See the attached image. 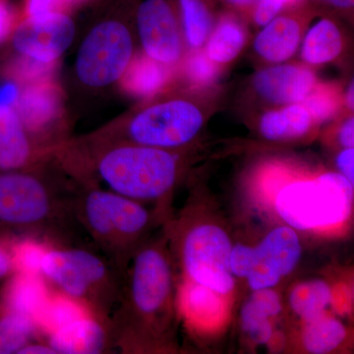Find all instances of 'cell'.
Wrapping results in <instances>:
<instances>
[{
	"label": "cell",
	"mask_w": 354,
	"mask_h": 354,
	"mask_svg": "<svg viewBox=\"0 0 354 354\" xmlns=\"http://www.w3.org/2000/svg\"><path fill=\"white\" fill-rule=\"evenodd\" d=\"M88 314L90 313L80 304L57 292L48 297V301L37 316L36 324L39 330L48 335Z\"/></svg>",
	"instance_id": "cell-28"
},
{
	"label": "cell",
	"mask_w": 354,
	"mask_h": 354,
	"mask_svg": "<svg viewBox=\"0 0 354 354\" xmlns=\"http://www.w3.org/2000/svg\"><path fill=\"white\" fill-rule=\"evenodd\" d=\"M315 14V7L306 0L263 26L253 41L257 57L269 64L288 62L299 50L307 23Z\"/></svg>",
	"instance_id": "cell-13"
},
{
	"label": "cell",
	"mask_w": 354,
	"mask_h": 354,
	"mask_svg": "<svg viewBox=\"0 0 354 354\" xmlns=\"http://www.w3.org/2000/svg\"><path fill=\"white\" fill-rule=\"evenodd\" d=\"M318 84L316 74L304 64H271L254 74L251 88L272 108L299 104Z\"/></svg>",
	"instance_id": "cell-14"
},
{
	"label": "cell",
	"mask_w": 354,
	"mask_h": 354,
	"mask_svg": "<svg viewBox=\"0 0 354 354\" xmlns=\"http://www.w3.org/2000/svg\"><path fill=\"white\" fill-rule=\"evenodd\" d=\"M58 1L59 0H27L26 10L29 14V17L43 15V14L51 12Z\"/></svg>",
	"instance_id": "cell-34"
},
{
	"label": "cell",
	"mask_w": 354,
	"mask_h": 354,
	"mask_svg": "<svg viewBox=\"0 0 354 354\" xmlns=\"http://www.w3.org/2000/svg\"><path fill=\"white\" fill-rule=\"evenodd\" d=\"M228 10L234 11L239 14H246L251 15L254 8L257 6L261 0H221Z\"/></svg>",
	"instance_id": "cell-36"
},
{
	"label": "cell",
	"mask_w": 354,
	"mask_h": 354,
	"mask_svg": "<svg viewBox=\"0 0 354 354\" xmlns=\"http://www.w3.org/2000/svg\"><path fill=\"white\" fill-rule=\"evenodd\" d=\"M71 1H79V0H71Z\"/></svg>",
	"instance_id": "cell-42"
},
{
	"label": "cell",
	"mask_w": 354,
	"mask_h": 354,
	"mask_svg": "<svg viewBox=\"0 0 354 354\" xmlns=\"http://www.w3.org/2000/svg\"><path fill=\"white\" fill-rule=\"evenodd\" d=\"M344 46L341 28L335 20L325 17L306 29L298 51L302 64L310 67L320 66L337 59Z\"/></svg>",
	"instance_id": "cell-20"
},
{
	"label": "cell",
	"mask_w": 354,
	"mask_h": 354,
	"mask_svg": "<svg viewBox=\"0 0 354 354\" xmlns=\"http://www.w3.org/2000/svg\"><path fill=\"white\" fill-rule=\"evenodd\" d=\"M50 297L48 286L41 274L23 272H16L0 290V301L4 306L35 322Z\"/></svg>",
	"instance_id": "cell-18"
},
{
	"label": "cell",
	"mask_w": 354,
	"mask_h": 354,
	"mask_svg": "<svg viewBox=\"0 0 354 354\" xmlns=\"http://www.w3.org/2000/svg\"><path fill=\"white\" fill-rule=\"evenodd\" d=\"M334 300L332 286L322 279L299 281L290 288L288 295V307L301 323L328 313Z\"/></svg>",
	"instance_id": "cell-23"
},
{
	"label": "cell",
	"mask_w": 354,
	"mask_h": 354,
	"mask_svg": "<svg viewBox=\"0 0 354 354\" xmlns=\"http://www.w3.org/2000/svg\"><path fill=\"white\" fill-rule=\"evenodd\" d=\"M79 194V193H78ZM78 194L62 195L34 174L0 171V230L48 246L78 245Z\"/></svg>",
	"instance_id": "cell-2"
},
{
	"label": "cell",
	"mask_w": 354,
	"mask_h": 354,
	"mask_svg": "<svg viewBox=\"0 0 354 354\" xmlns=\"http://www.w3.org/2000/svg\"><path fill=\"white\" fill-rule=\"evenodd\" d=\"M354 87L353 81L349 83L348 90H346V95H344V102L348 106V111H353L354 106Z\"/></svg>",
	"instance_id": "cell-40"
},
{
	"label": "cell",
	"mask_w": 354,
	"mask_h": 354,
	"mask_svg": "<svg viewBox=\"0 0 354 354\" xmlns=\"http://www.w3.org/2000/svg\"><path fill=\"white\" fill-rule=\"evenodd\" d=\"M348 330L341 319L329 313L301 323L299 346L305 353L329 354L342 348Z\"/></svg>",
	"instance_id": "cell-22"
},
{
	"label": "cell",
	"mask_w": 354,
	"mask_h": 354,
	"mask_svg": "<svg viewBox=\"0 0 354 354\" xmlns=\"http://www.w3.org/2000/svg\"><path fill=\"white\" fill-rule=\"evenodd\" d=\"M46 337L57 354H99L115 349L109 321L91 314L48 333Z\"/></svg>",
	"instance_id": "cell-15"
},
{
	"label": "cell",
	"mask_w": 354,
	"mask_h": 354,
	"mask_svg": "<svg viewBox=\"0 0 354 354\" xmlns=\"http://www.w3.org/2000/svg\"><path fill=\"white\" fill-rule=\"evenodd\" d=\"M304 246L297 230L279 225L255 245L235 243L230 269L235 279H245L251 291L276 288L297 269Z\"/></svg>",
	"instance_id": "cell-8"
},
{
	"label": "cell",
	"mask_w": 354,
	"mask_h": 354,
	"mask_svg": "<svg viewBox=\"0 0 354 354\" xmlns=\"http://www.w3.org/2000/svg\"><path fill=\"white\" fill-rule=\"evenodd\" d=\"M167 66L148 55H140L130 62L123 73V85L137 97H150L162 90L169 81Z\"/></svg>",
	"instance_id": "cell-25"
},
{
	"label": "cell",
	"mask_w": 354,
	"mask_h": 354,
	"mask_svg": "<svg viewBox=\"0 0 354 354\" xmlns=\"http://www.w3.org/2000/svg\"><path fill=\"white\" fill-rule=\"evenodd\" d=\"M132 53L127 26L120 21H106L95 26L83 41L77 57V75L86 85L104 87L123 75Z\"/></svg>",
	"instance_id": "cell-10"
},
{
	"label": "cell",
	"mask_w": 354,
	"mask_h": 354,
	"mask_svg": "<svg viewBox=\"0 0 354 354\" xmlns=\"http://www.w3.org/2000/svg\"><path fill=\"white\" fill-rule=\"evenodd\" d=\"M136 21L146 55L165 65L180 60L183 41L171 0H144L137 6Z\"/></svg>",
	"instance_id": "cell-11"
},
{
	"label": "cell",
	"mask_w": 354,
	"mask_h": 354,
	"mask_svg": "<svg viewBox=\"0 0 354 354\" xmlns=\"http://www.w3.org/2000/svg\"><path fill=\"white\" fill-rule=\"evenodd\" d=\"M179 288L164 227L137 248L109 317L114 348L122 353L178 351Z\"/></svg>",
	"instance_id": "cell-1"
},
{
	"label": "cell",
	"mask_w": 354,
	"mask_h": 354,
	"mask_svg": "<svg viewBox=\"0 0 354 354\" xmlns=\"http://www.w3.org/2000/svg\"><path fill=\"white\" fill-rule=\"evenodd\" d=\"M76 213L97 250L122 274L137 248L169 218L142 203L100 188L79 192Z\"/></svg>",
	"instance_id": "cell-4"
},
{
	"label": "cell",
	"mask_w": 354,
	"mask_h": 354,
	"mask_svg": "<svg viewBox=\"0 0 354 354\" xmlns=\"http://www.w3.org/2000/svg\"><path fill=\"white\" fill-rule=\"evenodd\" d=\"M162 227L176 271L187 285L201 286L221 297L234 292L236 279L230 269L234 242L215 212L190 202Z\"/></svg>",
	"instance_id": "cell-3"
},
{
	"label": "cell",
	"mask_w": 354,
	"mask_h": 354,
	"mask_svg": "<svg viewBox=\"0 0 354 354\" xmlns=\"http://www.w3.org/2000/svg\"><path fill=\"white\" fill-rule=\"evenodd\" d=\"M58 109L57 93L50 87H34L26 90L18 101V115L25 128L38 129L50 122Z\"/></svg>",
	"instance_id": "cell-26"
},
{
	"label": "cell",
	"mask_w": 354,
	"mask_h": 354,
	"mask_svg": "<svg viewBox=\"0 0 354 354\" xmlns=\"http://www.w3.org/2000/svg\"><path fill=\"white\" fill-rule=\"evenodd\" d=\"M317 127L301 102L272 108L265 111L258 121L260 136L272 143H291L304 140Z\"/></svg>",
	"instance_id": "cell-17"
},
{
	"label": "cell",
	"mask_w": 354,
	"mask_h": 354,
	"mask_svg": "<svg viewBox=\"0 0 354 354\" xmlns=\"http://www.w3.org/2000/svg\"><path fill=\"white\" fill-rule=\"evenodd\" d=\"M354 185L337 171L291 181L277 193V215L297 232L337 227L353 213Z\"/></svg>",
	"instance_id": "cell-7"
},
{
	"label": "cell",
	"mask_w": 354,
	"mask_h": 354,
	"mask_svg": "<svg viewBox=\"0 0 354 354\" xmlns=\"http://www.w3.org/2000/svg\"><path fill=\"white\" fill-rule=\"evenodd\" d=\"M16 239L17 237L0 230V283H3L17 272L13 252Z\"/></svg>",
	"instance_id": "cell-31"
},
{
	"label": "cell",
	"mask_w": 354,
	"mask_h": 354,
	"mask_svg": "<svg viewBox=\"0 0 354 354\" xmlns=\"http://www.w3.org/2000/svg\"><path fill=\"white\" fill-rule=\"evenodd\" d=\"M19 92L15 84L6 82L0 84V106H11L17 101Z\"/></svg>",
	"instance_id": "cell-37"
},
{
	"label": "cell",
	"mask_w": 354,
	"mask_h": 354,
	"mask_svg": "<svg viewBox=\"0 0 354 354\" xmlns=\"http://www.w3.org/2000/svg\"><path fill=\"white\" fill-rule=\"evenodd\" d=\"M337 140L341 148H354L353 115H349L342 121L337 131Z\"/></svg>",
	"instance_id": "cell-33"
},
{
	"label": "cell",
	"mask_w": 354,
	"mask_h": 354,
	"mask_svg": "<svg viewBox=\"0 0 354 354\" xmlns=\"http://www.w3.org/2000/svg\"><path fill=\"white\" fill-rule=\"evenodd\" d=\"M281 3L283 4L286 9L291 8V7L297 6L298 4L302 3V2L306 1V0H279Z\"/></svg>",
	"instance_id": "cell-41"
},
{
	"label": "cell",
	"mask_w": 354,
	"mask_h": 354,
	"mask_svg": "<svg viewBox=\"0 0 354 354\" xmlns=\"http://www.w3.org/2000/svg\"><path fill=\"white\" fill-rule=\"evenodd\" d=\"M221 68L214 62L202 50H192L184 65V73L193 87L199 88H211L218 81Z\"/></svg>",
	"instance_id": "cell-30"
},
{
	"label": "cell",
	"mask_w": 354,
	"mask_h": 354,
	"mask_svg": "<svg viewBox=\"0 0 354 354\" xmlns=\"http://www.w3.org/2000/svg\"><path fill=\"white\" fill-rule=\"evenodd\" d=\"M39 274L57 292L109 321L120 298L123 274L101 252L82 245L46 247Z\"/></svg>",
	"instance_id": "cell-5"
},
{
	"label": "cell",
	"mask_w": 354,
	"mask_h": 354,
	"mask_svg": "<svg viewBox=\"0 0 354 354\" xmlns=\"http://www.w3.org/2000/svg\"><path fill=\"white\" fill-rule=\"evenodd\" d=\"M97 174L109 190L153 208L171 218L172 193L183 172L174 151L135 144L121 145L104 153Z\"/></svg>",
	"instance_id": "cell-6"
},
{
	"label": "cell",
	"mask_w": 354,
	"mask_h": 354,
	"mask_svg": "<svg viewBox=\"0 0 354 354\" xmlns=\"http://www.w3.org/2000/svg\"><path fill=\"white\" fill-rule=\"evenodd\" d=\"M247 41L248 31L241 14L227 9L216 18L204 50L214 62L223 67L241 55Z\"/></svg>",
	"instance_id": "cell-19"
},
{
	"label": "cell",
	"mask_w": 354,
	"mask_h": 354,
	"mask_svg": "<svg viewBox=\"0 0 354 354\" xmlns=\"http://www.w3.org/2000/svg\"><path fill=\"white\" fill-rule=\"evenodd\" d=\"M38 332L32 319L11 311L0 301V354H18Z\"/></svg>",
	"instance_id": "cell-27"
},
{
	"label": "cell",
	"mask_w": 354,
	"mask_h": 354,
	"mask_svg": "<svg viewBox=\"0 0 354 354\" xmlns=\"http://www.w3.org/2000/svg\"><path fill=\"white\" fill-rule=\"evenodd\" d=\"M74 35L71 18L51 11L25 20L14 32L13 46L24 57L48 64L69 48Z\"/></svg>",
	"instance_id": "cell-12"
},
{
	"label": "cell",
	"mask_w": 354,
	"mask_h": 354,
	"mask_svg": "<svg viewBox=\"0 0 354 354\" xmlns=\"http://www.w3.org/2000/svg\"><path fill=\"white\" fill-rule=\"evenodd\" d=\"M26 128L11 106H0V171H21L31 160Z\"/></svg>",
	"instance_id": "cell-21"
},
{
	"label": "cell",
	"mask_w": 354,
	"mask_h": 354,
	"mask_svg": "<svg viewBox=\"0 0 354 354\" xmlns=\"http://www.w3.org/2000/svg\"><path fill=\"white\" fill-rule=\"evenodd\" d=\"M283 302L274 288L254 290L242 304L239 324L242 333L255 346H274L279 339L274 324L283 314Z\"/></svg>",
	"instance_id": "cell-16"
},
{
	"label": "cell",
	"mask_w": 354,
	"mask_h": 354,
	"mask_svg": "<svg viewBox=\"0 0 354 354\" xmlns=\"http://www.w3.org/2000/svg\"><path fill=\"white\" fill-rule=\"evenodd\" d=\"M208 102L174 99L148 106L127 128L131 144L176 151L196 141L209 120Z\"/></svg>",
	"instance_id": "cell-9"
},
{
	"label": "cell",
	"mask_w": 354,
	"mask_h": 354,
	"mask_svg": "<svg viewBox=\"0 0 354 354\" xmlns=\"http://www.w3.org/2000/svg\"><path fill=\"white\" fill-rule=\"evenodd\" d=\"M335 171L354 185V148H342L335 160Z\"/></svg>",
	"instance_id": "cell-32"
},
{
	"label": "cell",
	"mask_w": 354,
	"mask_h": 354,
	"mask_svg": "<svg viewBox=\"0 0 354 354\" xmlns=\"http://www.w3.org/2000/svg\"><path fill=\"white\" fill-rule=\"evenodd\" d=\"M333 10L344 14L353 13L354 0H317Z\"/></svg>",
	"instance_id": "cell-39"
},
{
	"label": "cell",
	"mask_w": 354,
	"mask_h": 354,
	"mask_svg": "<svg viewBox=\"0 0 354 354\" xmlns=\"http://www.w3.org/2000/svg\"><path fill=\"white\" fill-rule=\"evenodd\" d=\"M18 354H57L48 342H30Z\"/></svg>",
	"instance_id": "cell-38"
},
{
	"label": "cell",
	"mask_w": 354,
	"mask_h": 354,
	"mask_svg": "<svg viewBox=\"0 0 354 354\" xmlns=\"http://www.w3.org/2000/svg\"><path fill=\"white\" fill-rule=\"evenodd\" d=\"M12 11L7 0H0V41L8 36L12 26Z\"/></svg>",
	"instance_id": "cell-35"
},
{
	"label": "cell",
	"mask_w": 354,
	"mask_h": 354,
	"mask_svg": "<svg viewBox=\"0 0 354 354\" xmlns=\"http://www.w3.org/2000/svg\"><path fill=\"white\" fill-rule=\"evenodd\" d=\"M214 0H174L184 39L190 50L204 48L215 25Z\"/></svg>",
	"instance_id": "cell-24"
},
{
	"label": "cell",
	"mask_w": 354,
	"mask_h": 354,
	"mask_svg": "<svg viewBox=\"0 0 354 354\" xmlns=\"http://www.w3.org/2000/svg\"><path fill=\"white\" fill-rule=\"evenodd\" d=\"M316 124L328 122L339 113L342 104V97L334 86L317 84L315 88L301 102Z\"/></svg>",
	"instance_id": "cell-29"
}]
</instances>
